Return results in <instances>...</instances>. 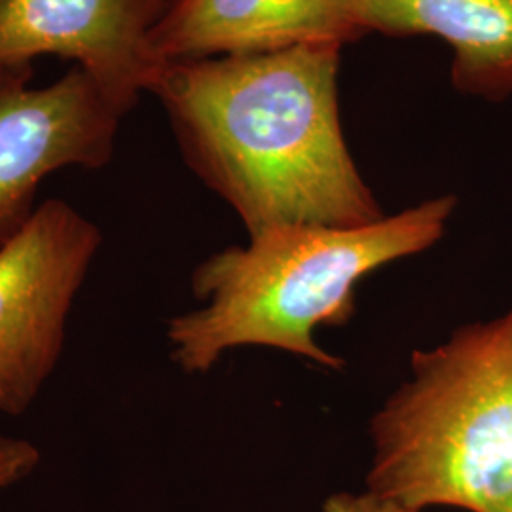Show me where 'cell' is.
Returning <instances> with one entry per match:
<instances>
[{
    "instance_id": "obj_1",
    "label": "cell",
    "mask_w": 512,
    "mask_h": 512,
    "mask_svg": "<svg viewBox=\"0 0 512 512\" xmlns=\"http://www.w3.org/2000/svg\"><path fill=\"white\" fill-rule=\"evenodd\" d=\"M342 50L321 42L165 63L150 86L184 162L236 211L249 238L385 217L344 137Z\"/></svg>"
},
{
    "instance_id": "obj_2",
    "label": "cell",
    "mask_w": 512,
    "mask_h": 512,
    "mask_svg": "<svg viewBox=\"0 0 512 512\" xmlns=\"http://www.w3.org/2000/svg\"><path fill=\"white\" fill-rule=\"evenodd\" d=\"M456 207L446 194L355 228L277 226L209 256L192 275L203 306L169 321L173 363L203 374L226 351L264 346L342 370L315 329L348 325L359 281L439 243Z\"/></svg>"
},
{
    "instance_id": "obj_3",
    "label": "cell",
    "mask_w": 512,
    "mask_h": 512,
    "mask_svg": "<svg viewBox=\"0 0 512 512\" xmlns=\"http://www.w3.org/2000/svg\"><path fill=\"white\" fill-rule=\"evenodd\" d=\"M370 437L368 492L412 511L512 512V308L414 351Z\"/></svg>"
},
{
    "instance_id": "obj_4",
    "label": "cell",
    "mask_w": 512,
    "mask_h": 512,
    "mask_svg": "<svg viewBox=\"0 0 512 512\" xmlns=\"http://www.w3.org/2000/svg\"><path fill=\"white\" fill-rule=\"evenodd\" d=\"M99 226L71 203H40L0 249V412L25 414L61 361L76 296L101 249Z\"/></svg>"
},
{
    "instance_id": "obj_5",
    "label": "cell",
    "mask_w": 512,
    "mask_h": 512,
    "mask_svg": "<svg viewBox=\"0 0 512 512\" xmlns=\"http://www.w3.org/2000/svg\"><path fill=\"white\" fill-rule=\"evenodd\" d=\"M33 76V65L0 69V249L33 219L46 177L110 164L126 118L80 67L42 88Z\"/></svg>"
},
{
    "instance_id": "obj_6",
    "label": "cell",
    "mask_w": 512,
    "mask_h": 512,
    "mask_svg": "<svg viewBox=\"0 0 512 512\" xmlns=\"http://www.w3.org/2000/svg\"><path fill=\"white\" fill-rule=\"evenodd\" d=\"M171 0H0V69L74 61L128 114L164 67L150 33Z\"/></svg>"
},
{
    "instance_id": "obj_7",
    "label": "cell",
    "mask_w": 512,
    "mask_h": 512,
    "mask_svg": "<svg viewBox=\"0 0 512 512\" xmlns=\"http://www.w3.org/2000/svg\"><path fill=\"white\" fill-rule=\"evenodd\" d=\"M363 37L346 0H171L150 50L165 65Z\"/></svg>"
},
{
    "instance_id": "obj_8",
    "label": "cell",
    "mask_w": 512,
    "mask_h": 512,
    "mask_svg": "<svg viewBox=\"0 0 512 512\" xmlns=\"http://www.w3.org/2000/svg\"><path fill=\"white\" fill-rule=\"evenodd\" d=\"M370 35H429L452 50L459 93L501 103L512 97V0H346Z\"/></svg>"
},
{
    "instance_id": "obj_9",
    "label": "cell",
    "mask_w": 512,
    "mask_h": 512,
    "mask_svg": "<svg viewBox=\"0 0 512 512\" xmlns=\"http://www.w3.org/2000/svg\"><path fill=\"white\" fill-rule=\"evenodd\" d=\"M40 450L31 440L0 437V490L16 486L40 465Z\"/></svg>"
},
{
    "instance_id": "obj_10",
    "label": "cell",
    "mask_w": 512,
    "mask_h": 512,
    "mask_svg": "<svg viewBox=\"0 0 512 512\" xmlns=\"http://www.w3.org/2000/svg\"><path fill=\"white\" fill-rule=\"evenodd\" d=\"M321 512H425L412 511L401 503H395L391 499H385L382 495L363 492V494H349V492H338L330 495L323 503Z\"/></svg>"
}]
</instances>
